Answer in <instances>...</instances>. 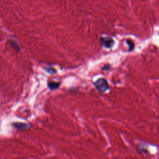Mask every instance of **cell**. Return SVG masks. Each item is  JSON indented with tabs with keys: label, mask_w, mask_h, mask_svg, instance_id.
Segmentation results:
<instances>
[{
	"label": "cell",
	"mask_w": 159,
	"mask_h": 159,
	"mask_svg": "<svg viewBox=\"0 0 159 159\" xmlns=\"http://www.w3.org/2000/svg\"><path fill=\"white\" fill-rule=\"evenodd\" d=\"M101 43L102 46L106 48H111L114 44V40L109 37H102L101 39Z\"/></svg>",
	"instance_id": "cell-2"
},
{
	"label": "cell",
	"mask_w": 159,
	"mask_h": 159,
	"mask_svg": "<svg viewBox=\"0 0 159 159\" xmlns=\"http://www.w3.org/2000/svg\"><path fill=\"white\" fill-rule=\"evenodd\" d=\"M94 85L98 91L102 93L106 91L109 88V86L108 85L107 81L102 78L97 80L94 83Z\"/></svg>",
	"instance_id": "cell-1"
},
{
	"label": "cell",
	"mask_w": 159,
	"mask_h": 159,
	"mask_svg": "<svg viewBox=\"0 0 159 159\" xmlns=\"http://www.w3.org/2000/svg\"><path fill=\"white\" fill-rule=\"evenodd\" d=\"M60 85V82H56V81H49L47 83L48 88L50 89H57Z\"/></svg>",
	"instance_id": "cell-4"
},
{
	"label": "cell",
	"mask_w": 159,
	"mask_h": 159,
	"mask_svg": "<svg viewBox=\"0 0 159 159\" xmlns=\"http://www.w3.org/2000/svg\"><path fill=\"white\" fill-rule=\"evenodd\" d=\"M12 125L16 128L20 130H25V129H29L30 127V125L25 123H22V122H15L12 124Z\"/></svg>",
	"instance_id": "cell-3"
},
{
	"label": "cell",
	"mask_w": 159,
	"mask_h": 159,
	"mask_svg": "<svg viewBox=\"0 0 159 159\" xmlns=\"http://www.w3.org/2000/svg\"><path fill=\"white\" fill-rule=\"evenodd\" d=\"M44 70L45 71H47L48 73L49 74H54L55 73H57V71L55 70V69H54L53 68H52L50 66H48L47 67H45Z\"/></svg>",
	"instance_id": "cell-5"
},
{
	"label": "cell",
	"mask_w": 159,
	"mask_h": 159,
	"mask_svg": "<svg viewBox=\"0 0 159 159\" xmlns=\"http://www.w3.org/2000/svg\"><path fill=\"white\" fill-rule=\"evenodd\" d=\"M110 68V65H109L108 64L107 65H105L104 66V67L102 68L103 70H107L109 68Z\"/></svg>",
	"instance_id": "cell-7"
},
{
	"label": "cell",
	"mask_w": 159,
	"mask_h": 159,
	"mask_svg": "<svg viewBox=\"0 0 159 159\" xmlns=\"http://www.w3.org/2000/svg\"><path fill=\"white\" fill-rule=\"evenodd\" d=\"M126 42H127V43L128 44V45L129 47V50L130 51L132 50L133 48H134V42L131 40H127L126 41Z\"/></svg>",
	"instance_id": "cell-6"
}]
</instances>
